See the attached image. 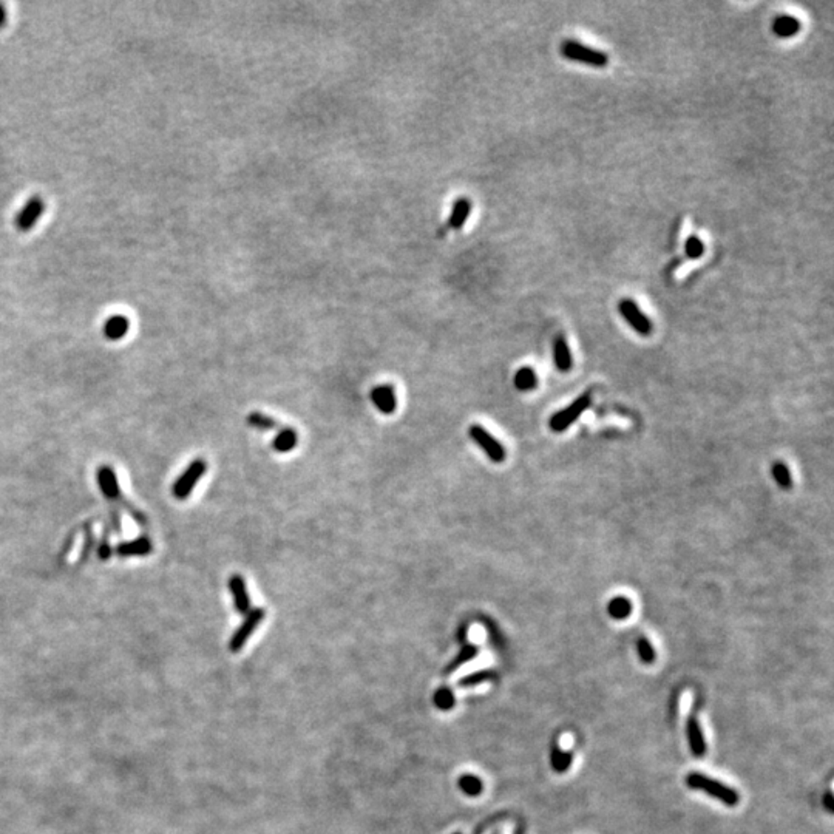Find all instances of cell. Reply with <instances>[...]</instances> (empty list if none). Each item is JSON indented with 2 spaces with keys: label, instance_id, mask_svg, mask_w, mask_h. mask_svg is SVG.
Masks as SVG:
<instances>
[{
  "label": "cell",
  "instance_id": "cell-2",
  "mask_svg": "<svg viewBox=\"0 0 834 834\" xmlns=\"http://www.w3.org/2000/svg\"><path fill=\"white\" fill-rule=\"evenodd\" d=\"M561 55L569 60L591 65L595 68H603L609 64V56L601 50H596L577 41H564L561 43Z\"/></svg>",
  "mask_w": 834,
  "mask_h": 834
},
{
  "label": "cell",
  "instance_id": "cell-20",
  "mask_svg": "<svg viewBox=\"0 0 834 834\" xmlns=\"http://www.w3.org/2000/svg\"><path fill=\"white\" fill-rule=\"evenodd\" d=\"M537 385H538L537 372H534V370L530 368V366L519 368L518 372L515 374V386L519 389V391H530V389L537 388Z\"/></svg>",
  "mask_w": 834,
  "mask_h": 834
},
{
  "label": "cell",
  "instance_id": "cell-6",
  "mask_svg": "<svg viewBox=\"0 0 834 834\" xmlns=\"http://www.w3.org/2000/svg\"><path fill=\"white\" fill-rule=\"evenodd\" d=\"M618 311L627 323L631 325V328L635 329L640 335H645L646 337V335L652 332V321H650L646 314L641 312L638 304L631 300V298H623V300L618 303Z\"/></svg>",
  "mask_w": 834,
  "mask_h": 834
},
{
  "label": "cell",
  "instance_id": "cell-18",
  "mask_svg": "<svg viewBox=\"0 0 834 834\" xmlns=\"http://www.w3.org/2000/svg\"><path fill=\"white\" fill-rule=\"evenodd\" d=\"M297 442L298 436L294 428H281L277 436L274 438L272 447L275 451H278V453H288V451L295 448Z\"/></svg>",
  "mask_w": 834,
  "mask_h": 834
},
{
  "label": "cell",
  "instance_id": "cell-32",
  "mask_svg": "<svg viewBox=\"0 0 834 834\" xmlns=\"http://www.w3.org/2000/svg\"><path fill=\"white\" fill-rule=\"evenodd\" d=\"M5 22H6V11H5L4 6L0 5V28H2L5 25Z\"/></svg>",
  "mask_w": 834,
  "mask_h": 834
},
{
  "label": "cell",
  "instance_id": "cell-25",
  "mask_svg": "<svg viewBox=\"0 0 834 834\" xmlns=\"http://www.w3.org/2000/svg\"><path fill=\"white\" fill-rule=\"evenodd\" d=\"M685 252L691 260H697L705 254V243H703L699 236L691 235L685 243Z\"/></svg>",
  "mask_w": 834,
  "mask_h": 834
},
{
  "label": "cell",
  "instance_id": "cell-28",
  "mask_svg": "<svg viewBox=\"0 0 834 834\" xmlns=\"http://www.w3.org/2000/svg\"><path fill=\"white\" fill-rule=\"evenodd\" d=\"M490 678H495L493 672H490V671L474 672V674H470V675L461 678L459 686H474V685H479L482 682H487V680H490Z\"/></svg>",
  "mask_w": 834,
  "mask_h": 834
},
{
  "label": "cell",
  "instance_id": "cell-31",
  "mask_svg": "<svg viewBox=\"0 0 834 834\" xmlns=\"http://www.w3.org/2000/svg\"><path fill=\"white\" fill-rule=\"evenodd\" d=\"M833 803H834V802H833V793H831V791H828V793L825 794V798H823V805H825V808H826V809L830 811V813H831V811L834 809V805H833Z\"/></svg>",
  "mask_w": 834,
  "mask_h": 834
},
{
  "label": "cell",
  "instance_id": "cell-5",
  "mask_svg": "<svg viewBox=\"0 0 834 834\" xmlns=\"http://www.w3.org/2000/svg\"><path fill=\"white\" fill-rule=\"evenodd\" d=\"M469 433H470V438L474 440V443H478L479 448L488 456L490 461L496 462V464H501L506 461V456H507L506 448H504L502 443L496 438H493V436L490 434L484 426L471 425Z\"/></svg>",
  "mask_w": 834,
  "mask_h": 834
},
{
  "label": "cell",
  "instance_id": "cell-26",
  "mask_svg": "<svg viewBox=\"0 0 834 834\" xmlns=\"http://www.w3.org/2000/svg\"><path fill=\"white\" fill-rule=\"evenodd\" d=\"M637 649H638V655H640V660L646 664H650L655 661V649L654 646L650 645V641L645 637L638 638L637 641Z\"/></svg>",
  "mask_w": 834,
  "mask_h": 834
},
{
  "label": "cell",
  "instance_id": "cell-29",
  "mask_svg": "<svg viewBox=\"0 0 834 834\" xmlns=\"http://www.w3.org/2000/svg\"><path fill=\"white\" fill-rule=\"evenodd\" d=\"M434 701H436V705H438V708H440V709H450V708H453V705H455V697H453V694H451L450 690H445V687H443V690L436 692Z\"/></svg>",
  "mask_w": 834,
  "mask_h": 834
},
{
  "label": "cell",
  "instance_id": "cell-30",
  "mask_svg": "<svg viewBox=\"0 0 834 834\" xmlns=\"http://www.w3.org/2000/svg\"><path fill=\"white\" fill-rule=\"evenodd\" d=\"M110 553H112V550H110V547H109V542H107V539H105V541H102L101 549H99V558H101L102 561H104V560H109V558H110Z\"/></svg>",
  "mask_w": 834,
  "mask_h": 834
},
{
  "label": "cell",
  "instance_id": "cell-11",
  "mask_svg": "<svg viewBox=\"0 0 834 834\" xmlns=\"http://www.w3.org/2000/svg\"><path fill=\"white\" fill-rule=\"evenodd\" d=\"M371 401L384 415H393L397 408V397L391 385H379L372 388Z\"/></svg>",
  "mask_w": 834,
  "mask_h": 834
},
{
  "label": "cell",
  "instance_id": "cell-12",
  "mask_svg": "<svg viewBox=\"0 0 834 834\" xmlns=\"http://www.w3.org/2000/svg\"><path fill=\"white\" fill-rule=\"evenodd\" d=\"M229 588H231L235 609L238 610L240 614H248L250 610V598L248 593L246 581H244L241 575H232L229 578Z\"/></svg>",
  "mask_w": 834,
  "mask_h": 834
},
{
  "label": "cell",
  "instance_id": "cell-10",
  "mask_svg": "<svg viewBox=\"0 0 834 834\" xmlns=\"http://www.w3.org/2000/svg\"><path fill=\"white\" fill-rule=\"evenodd\" d=\"M97 484L102 495L110 501H118L121 496V488L116 474L110 465H102L97 470Z\"/></svg>",
  "mask_w": 834,
  "mask_h": 834
},
{
  "label": "cell",
  "instance_id": "cell-22",
  "mask_svg": "<svg viewBox=\"0 0 834 834\" xmlns=\"http://www.w3.org/2000/svg\"><path fill=\"white\" fill-rule=\"evenodd\" d=\"M771 473H772V478L776 479L777 485L780 488H791L793 487V478H791V473L790 469L783 464V462H776L774 465L771 466Z\"/></svg>",
  "mask_w": 834,
  "mask_h": 834
},
{
  "label": "cell",
  "instance_id": "cell-8",
  "mask_svg": "<svg viewBox=\"0 0 834 834\" xmlns=\"http://www.w3.org/2000/svg\"><path fill=\"white\" fill-rule=\"evenodd\" d=\"M43 210H45V203L41 196L29 198L24 208L18 212L16 218H14V226H16L22 232L29 231V229L34 227L37 220L41 218Z\"/></svg>",
  "mask_w": 834,
  "mask_h": 834
},
{
  "label": "cell",
  "instance_id": "cell-21",
  "mask_svg": "<svg viewBox=\"0 0 834 834\" xmlns=\"http://www.w3.org/2000/svg\"><path fill=\"white\" fill-rule=\"evenodd\" d=\"M550 762H552V768L556 772H565L572 765V754L569 751H564L560 746H553L552 754H550Z\"/></svg>",
  "mask_w": 834,
  "mask_h": 834
},
{
  "label": "cell",
  "instance_id": "cell-9",
  "mask_svg": "<svg viewBox=\"0 0 834 834\" xmlns=\"http://www.w3.org/2000/svg\"><path fill=\"white\" fill-rule=\"evenodd\" d=\"M470 213H471V203L466 200V198H461V200H457L453 206V210H451L448 220L445 221V224H443L438 231V236H443L450 231H457V229L464 227L466 220H469V217H470Z\"/></svg>",
  "mask_w": 834,
  "mask_h": 834
},
{
  "label": "cell",
  "instance_id": "cell-16",
  "mask_svg": "<svg viewBox=\"0 0 834 834\" xmlns=\"http://www.w3.org/2000/svg\"><path fill=\"white\" fill-rule=\"evenodd\" d=\"M128 328H130V321L126 316H112L105 320L104 323V335L109 340L112 342H116L126 337V334L128 332Z\"/></svg>",
  "mask_w": 834,
  "mask_h": 834
},
{
  "label": "cell",
  "instance_id": "cell-3",
  "mask_svg": "<svg viewBox=\"0 0 834 834\" xmlns=\"http://www.w3.org/2000/svg\"><path fill=\"white\" fill-rule=\"evenodd\" d=\"M591 403H592L591 393L581 394L575 402H572L569 405L567 408L555 412L552 419H550V428H552L555 433L565 431L572 424H575L577 420L583 416V412L587 411V408L591 407Z\"/></svg>",
  "mask_w": 834,
  "mask_h": 834
},
{
  "label": "cell",
  "instance_id": "cell-23",
  "mask_svg": "<svg viewBox=\"0 0 834 834\" xmlns=\"http://www.w3.org/2000/svg\"><path fill=\"white\" fill-rule=\"evenodd\" d=\"M248 422L250 426L257 428V430H274V428H277L278 425L277 420L271 416L263 415V412H250Z\"/></svg>",
  "mask_w": 834,
  "mask_h": 834
},
{
  "label": "cell",
  "instance_id": "cell-17",
  "mask_svg": "<svg viewBox=\"0 0 834 834\" xmlns=\"http://www.w3.org/2000/svg\"><path fill=\"white\" fill-rule=\"evenodd\" d=\"M553 354H555V365L556 368L560 370L561 372H567L572 368V354H570V348L567 345V340H565L564 335H558L556 340H555V348H553Z\"/></svg>",
  "mask_w": 834,
  "mask_h": 834
},
{
  "label": "cell",
  "instance_id": "cell-1",
  "mask_svg": "<svg viewBox=\"0 0 834 834\" xmlns=\"http://www.w3.org/2000/svg\"><path fill=\"white\" fill-rule=\"evenodd\" d=\"M686 785L692 788V790L705 791L711 798L723 802L726 807H736L740 802V795L734 788L718 782L715 779L701 774V772H691V774L686 777Z\"/></svg>",
  "mask_w": 834,
  "mask_h": 834
},
{
  "label": "cell",
  "instance_id": "cell-14",
  "mask_svg": "<svg viewBox=\"0 0 834 834\" xmlns=\"http://www.w3.org/2000/svg\"><path fill=\"white\" fill-rule=\"evenodd\" d=\"M152 541L147 537H141L133 541L121 542V544L116 546V555L121 558L145 556L152 552Z\"/></svg>",
  "mask_w": 834,
  "mask_h": 834
},
{
  "label": "cell",
  "instance_id": "cell-13",
  "mask_svg": "<svg viewBox=\"0 0 834 834\" xmlns=\"http://www.w3.org/2000/svg\"><path fill=\"white\" fill-rule=\"evenodd\" d=\"M687 740H690V748L695 757H703L706 754V740L703 736L701 726L695 717H691L686 723Z\"/></svg>",
  "mask_w": 834,
  "mask_h": 834
},
{
  "label": "cell",
  "instance_id": "cell-27",
  "mask_svg": "<svg viewBox=\"0 0 834 834\" xmlns=\"http://www.w3.org/2000/svg\"><path fill=\"white\" fill-rule=\"evenodd\" d=\"M459 785H461L462 790L466 794H469V795H478L482 791V782H480V780L478 777L470 776V774L462 776L461 779H459Z\"/></svg>",
  "mask_w": 834,
  "mask_h": 834
},
{
  "label": "cell",
  "instance_id": "cell-19",
  "mask_svg": "<svg viewBox=\"0 0 834 834\" xmlns=\"http://www.w3.org/2000/svg\"><path fill=\"white\" fill-rule=\"evenodd\" d=\"M607 614L614 619H618V621L626 619L632 614L631 600L626 598V596H615V598H612L607 604Z\"/></svg>",
  "mask_w": 834,
  "mask_h": 834
},
{
  "label": "cell",
  "instance_id": "cell-24",
  "mask_svg": "<svg viewBox=\"0 0 834 834\" xmlns=\"http://www.w3.org/2000/svg\"><path fill=\"white\" fill-rule=\"evenodd\" d=\"M478 652H479V649H478L476 646H473V645H466V646H464V647H462V650H461V652H459V654H457V657L455 658V660L448 664L447 672H453V671H456L457 668H461V666H462L464 663H466V661L473 660V658L478 655Z\"/></svg>",
  "mask_w": 834,
  "mask_h": 834
},
{
  "label": "cell",
  "instance_id": "cell-7",
  "mask_svg": "<svg viewBox=\"0 0 834 834\" xmlns=\"http://www.w3.org/2000/svg\"><path fill=\"white\" fill-rule=\"evenodd\" d=\"M263 618H264V610L262 607H257L254 610H250L249 614H248V617L244 618V621L241 623V626L232 635L231 641H229V649H231L232 652H238V650H241L243 646L246 645V641L249 640L250 635L255 632V629L260 626V623L263 621Z\"/></svg>",
  "mask_w": 834,
  "mask_h": 834
},
{
  "label": "cell",
  "instance_id": "cell-4",
  "mask_svg": "<svg viewBox=\"0 0 834 834\" xmlns=\"http://www.w3.org/2000/svg\"><path fill=\"white\" fill-rule=\"evenodd\" d=\"M206 471H208V462H206L204 459H195L194 462H190L184 473L175 480L173 496L180 501L187 499L190 493L195 490L198 482H200V479L206 474Z\"/></svg>",
  "mask_w": 834,
  "mask_h": 834
},
{
  "label": "cell",
  "instance_id": "cell-15",
  "mask_svg": "<svg viewBox=\"0 0 834 834\" xmlns=\"http://www.w3.org/2000/svg\"><path fill=\"white\" fill-rule=\"evenodd\" d=\"M802 28L800 20L794 16H779L772 22V33H774L780 39H790V37L795 36Z\"/></svg>",
  "mask_w": 834,
  "mask_h": 834
}]
</instances>
